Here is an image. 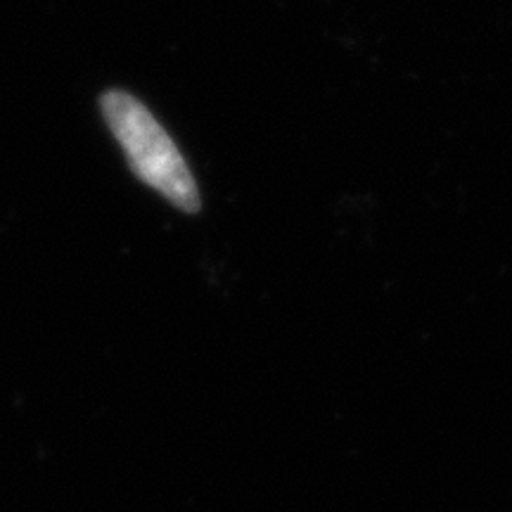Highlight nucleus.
<instances>
[{"mask_svg": "<svg viewBox=\"0 0 512 512\" xmlns=\"http://www.w3.org/2000/svg\"><path fill=\"white\" fill-rule=\"evenodd\" d=\"M100 105L107 126L124 147L128 162L140 181L155 188L178 209L195 214L200 209L195 178L174 140L159 126L152 112L133 95L121 91L105 93Z\"/></svg>", "mask_w": 512, "mask_h": 512, "instance_id": "1", "label": "nucleus"}]
</instances>
